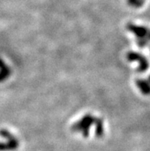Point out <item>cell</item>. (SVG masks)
Instances as JSON below:
<instances>
[{
  "label": "cell",
  "mask_w": 150,
  "mask_h": 151,
  "mask_svg": "<svg viewBox=\"0 0 150 151\" xmlns=\"http://www.w3.org/2000/svg\"><path fill=\"white\" fill-rule=\"evenodd\" d=\"M126 58L129 61H137L139 64L137 68L139 73H144L149 68V62L146 58L142 55L140 53L136 52H129L126 55Z\"/></svg>",
  "instance_id": "3"
},
{
  "label": "cell",
  "mask_w": 150,
  "mask_h": 151,
  "mask_svg": "<svg viewBox=\"0 0 150 151\" xmlns=\"http://www.w3.org/2000/svg\"><path fill=\"white\" fill-rule=\"evenodd\" d=\"M148 81H149V82H150V75H149V78H148Z\"/></svg>",
  "instance_id": "8"
},
{
  "label": "cell",
  "mask_w": 150,
  "mask_h": 151,
  "mask_svg": "<svg viewBox=\"0 0 150 151\" xmlns=\"http://www.w3.org/2000/svg\"><path fill=\"white\" fill-rule=\"evenodd\" d=\"M136 84L142 94L144 95H150V82L145 79H137Z\"/></svg>",
  "instance_id": "5"
},
{
  "label": "cell",
  "mask_w": 150,
  "mask_h": 151,
  "mask_svg": "<svg viewBox=\"0 0 150 151\" xmlns=\"http://www.w3.org/2000/svg\"><path fill=\"white\" fill-rule=\"evenodd\" d=\"M96 119L97 118L92 116V114H86L73 126V130L77 132L82 133L83 136L88 137L90 128L95 123Z\"/></svg>",
  "instance_id": "1"
},
{
  "label": "cell",
  "mask_w": 150,
  "mask_h": 151,
  "mask_svg": "<svg viewBox=\"0 0 150 151\" xmlns=\"http://www.w3.org/2000/svg\"><path fill=\"white\" fill-rule=\"evenodd\" d=\"M96 124V135L97 137H101L103 134L104 128H103V121L102 119L97 118L95 121Z\"/></svg>",
  "instance_id": "7"
},
{
  "label": "cell",
  "mask_w": 150,
  "mask_h": 151,
  "mask_svg": "<svg viewBox=\"0 0 150 151\" xmlns=\"http://www.w3.org/2000/svg\"><path fill=\"white\" fill-rule=\"evenodd\" d=\"M0 136L7 140V142H0V151L14 150L18 147L19 141L13 135L6 130H0Z\"/></svg>",
  "instance_id": "2"
},
{
  "label": "cell",
  "mask_w": 150,
  "mask_h": 151,
  "mask_svg": "<svg viewBox=\"0 0 150 151\" xmlns=\"http://www.w3.org/2000/svg\"><path fill=\"white\" fill-rule=\"evenodd\" d=\"M127 29L131 32L133 34H134L136 37V39L139 38H147L148 33L149 32V29L146 27L141 26V25H137L133 23H129L127 25ZM149 40V39H148Z\"/></svg>",
  "instance_id": "4"
},
{
  "label": "cell",
  "mask_w": 150,
  "mask_h": 151,
  "mask_svg": "<svg viewBox=\"0 0 150 151\" xmlns=\"http://www.w3.org/2000/svg\"><path fill=\"white\" fill-rule=\"evenodd\" d=\"M10 74L11 71L9 66L5 63V61L2 58H0V82L7 79Z\"/></svg>",
  "instance_id": "6"
}]
</instances>
